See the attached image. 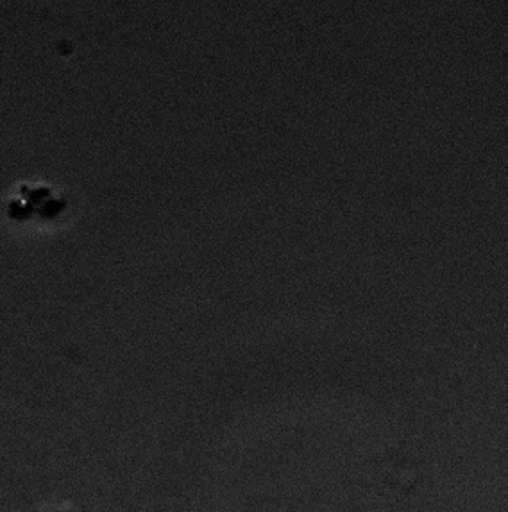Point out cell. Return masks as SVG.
<instances>
[{
	"instance_id": "1",
	"label": "cell",
	"mask_w": 508,
	"mask_h": 512,
	"mask_svg": "<svg viewBox=\"0 0 508 512\" xmlns=\"http://www.w3.org/2000/svg\"><path fill=\"white\" fill-rule=\"evenodd\" d=\"M65 203L56 190L47 185H24L17 196L9 199L8 214L22 221H56Z\"/></svg>"
}]
</instances>
